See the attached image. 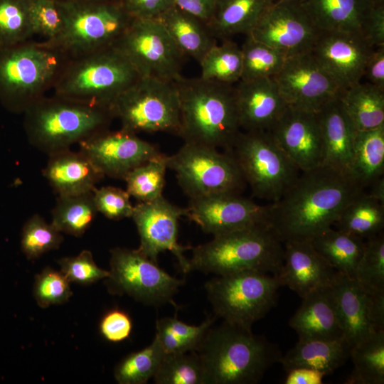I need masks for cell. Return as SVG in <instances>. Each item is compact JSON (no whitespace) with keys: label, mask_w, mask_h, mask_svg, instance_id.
Listing matches in <instances>:
<instances>
[{"label":"cell","mask_w":384,"mask_h":384,"mask_svg":"<svg viewBox=\"0 0 384 384\" xmlns=\"http://www.w3.org/2000/svg\"><path fill=\"white\" fill-rule=\"evenodd\" d=\"M366 188L350 174L327 166L302 171L292 187L267 205V222L283 242L308 241L333 227Z\"/></svg>","instance_id":"obj_1"},{"label":"cell","mask_w":384,"mask_h":384,"mask_svg":"<svg viewBox=\"0 0 384 384\" xmlns=\"http://www.w3.org/2000/svg\"><path fill=\"white\" fill-rule=\"evenodd\" d=\"M213 325L196 351L206 384H255L269 368L280 362L279 347L251 329L223 321Z\"/></svg>","instance_id":"obj_2"},{"label":"cell","mask_w":384,"mask_h":384,"mask_svg":"<svg viewBox=\"0 0 384 384\" xmlns=\"http://www.w3.org/2000/svg\"><path fill=\"white\" fill-rule=\"evenodd\" d=\"M175 83L180 106L178 136L186 143L230 150L241 132L235 87L183 76Z\"/></svg>","instance_id":"obj_3"},{"label":"cell","mask_w":384,"mask_h":384,"mask_svg":"<svg viewBox=\"0 0 384 384\" xmlns=\"http://www.w3.org/2000/svg\"><path fill=\"white\" fill-rule=\"evenodd\" d=\"M191 250V271L215 275L257 270L277 276L284 262V243L268 224L213 236Z\"/></svg>","instance_id":"obj_4"},{"label":"cell","mask_w":384,"mask_h":384,"mask_svg":"<svg viewBox=\"0 0 384 384\" xmlns=\"http://www.w3.org/2000/svg\"><path fill=\"white\" fill-rule=\"evenodd\" d=\"M23 113L28 142L48 155L107 129L114 119L110 110L55 95H45Z\"/></svg>","instance_id":"obj_5"},{"label":"cell","mask_w":384,"mask_h":384,"mask_svg":"<svg viewBox=\"0 0 384 384\" xmlns=\"http://www.w3.org/2000/svg\"><path fill=\"white\" fill-rule=\"evenodd\" d=\"M140 77L126 56L111 46L69 58L52 89L57 96L110 110L119 95Z\"/></svg>","instance_id":"obj_6"},{"label":"cell","mask_w":384,"mask_h":384,"mask_svg":"<svg viewBox=\"0 0 384 384\" xmlns=\"http://www.w3.org/2000/svg\"><path fill=\"white\" fill-rule=\"evenodd\" d=\"M69 58L44 41L0 46V98L24 112L45 96Z\"/></svg>","instance_id":"obj_7"},{"label":"cell","mask_w":384,"mask_h":384,"mask_svg":"<svg viewBox=\"0 0 384 384\" xmlns=\"http://www.w3.org/2000/svg\"><path fill=\"white\" fill-rule=\"evenodd\" d=\"M59 1L64 14V29L57 40L46 43L68 58L113 46L133 18L119 0Z\"/></svg>","instance_id":"obj_8"},{"label":"cell","mask_w":384,"mask_h":384,"mask_svg":"<svg viewBox=\"0 0 384 384\" xmlns=\"http://www.w3.org/2000/svg\"><path fill=\"white\" fill-rule=\"evenodd\" d=\"M280 287L276 275L257 270L216 275L204 286L216 318L249 329L275 306Z\"/></svg>","instance_id":"obj_9"},{"label":"cell","mask_w":384,"mask_h":384,"mask_svg":"<svg viewBox=\"0 0 384 384\" xmlns=\"http://www.w3.org/2000/svg\"><path fill=\"white\" fill-rule=\"evenodd\" d=\"M228 151L236 160L252 195L271 203L280 199L301 173L270 131H241Z\"/></svg>","instance_id":"obj_10"},{"label":"cell","mask_w":384,"mask_h":384,"mask_svg":"<svg viewBox=\"0 0 384 384\" xmlns=\"http://www.w3.org/2000/svg\"><path fill=\"white\" fill-rule=\"evenodd\" d=\"M110 110L124 130L179 134L180 106L175 82L140 77L119 95Z\"/></svg>","instance_id":"obj_11"},{"label":"cell","mask_w":384,"mask_h":384,"mask_svg":"<svg viewBox=\"0 0 384 384\" xmlns=\"http://www.w3.org/2000/svg\"><path fill=\"white\" fill-rule=\"evenodd\" d=\"M167 167L190 198L218 193L241 194L247 185L240 169L230 151L186 143L167 156Z\"/></svg>","instance_id":"obj_12"},{"label":"cell","mask_w":384,"mask_h":384,"mask_svg":"<svg viewBox=\"0 0 384 384\" xmlns=\"http://www.w3.org/2000/svg\"><path fill=\"white\" fill-rule=\"evenodd\" d=\"M110 275L105 284L112 294H127L150 306L171 303L184 281L171 276L139 249L110 250Z\"/></svg>","instance_id":"obj_13"},{"label":"cell","mask_w":384,"mask_h":384,"mask_svg":"<svg viewBox=\"0 0 384 384\" xmlns=\"http://www.w3.org/2000/svg\"><path fill=\"white\" fill-rule=\"evenodd\" d=\"M141 77L175 82L180 79L183 55L158 19L132 18L113 46Z\"/></svg>","instance_id":"obj_14"},{"label":"cell","mask_w":384,"mask_h":384,"mask_svg":"<svg viewBox=\"0 0 384 384\" xmlns=\"http://www.w3.org/2000/svg\"><path fill=\"white\" fill-rule=\"evenodd\" d=\"M319 32L299 0H277L265 11L248 36L287 58L310 52Z\"/></svg>","instance_id":"obj_15"},{"label":"cell","mask_w":384,"mask_h":384,"mask_svg":"<svg viewBox=\"0 0 384 384\" xmlns=\"http://www.w3.org/2000/svg\"><path fill=\"white\" fill-rule=\"evenodd\" d=\"M288 106L318 112L342 90L310 52L286 58L272 77Z\"/></svg>","instance_id":"obj_16"},{"label":"cell","mask_w":384,"mask_h":384,"mask_svg":"<svg viewBox=\"0 0 384 384\" xmlns=\"http://www.w3.org/2000/svg\"><path fill=\"white\" fill-rule=\"evenodd\" d=\"M186 214V208H180L161 196L151 201L139 202L134 206L132 215L140 238L138 249L155 262L160 252L170 251L185 274L191 268L184 252L192 247L178 243V220Z\"/></svg>","instance_id":"obj_17"},{"label":"cell","mask_w":384,"mask_h":384,"mask_svg":"<svg viewBox=\"0 0 384 384\" xmlns=\"http://www.w3.org/2000/svg\"><path fill=\"white\" fill-rule=\"evenodd\" d=\"M78 144L79 151L104 176L122 180L136 167L163 154L155 144L121 128L103 130Z\"/></svg>","instance_id":"obj_18"},{"label":"cell","mask_w":384,"mask_h":384,"mask_svg":"<svg viewBox=\"0 0 384 384\" xmlns=\"http://www.w3.org/2000/svg\"><path fill=\"white\" fill-rule=\"evenodd\" d=\"M187 217L213 236L267 224V205L235 193H218L190 198Z\"/></svg>","instance_id":"obj_19"},{"label":"cell","mask_w":384,"mask_h":384,"mask_svg":"<svg viewBox=\"0 0 384 384\" xmlns=\"http://www.w3.org/2000/svg\"><path fill=\"white\" fill-rule=\"evenodd\" d=\"M374 48L359 33L320 31L310 53L343 90L361 82Z\"/></svg>","instance_id":"obj_20"},{"label":"cell","mask_w":384,"mask_h":384,"mask_svg":"<svg viewBox=\"0 0 384 384\" xmlns=\"http://www.w3.org/2000/svg\"><path fill=\"white\" fill-rule=\"evenodd\" d=\"M270 132L301 172L322 166L324 149L317 112L287 106Z\"/></svg>","instance_id":"obj_21"},{"label":"cell","mask_w":384,"mask_h":384,"mask_svg":"<svg viewBox=\"0 0 384 384\" xmlns=\"http://www.w3.org/2000/svg\"><path fill=\"white\" fill-rule=\"evenodd\" d=\"M339 272L308 241L284 242V262L277 277L302 299L310 292L332 286Z\"/></svg>","instance_id":"obj_22"},{"label":"cell","mask_w":384,"mask_h":384,"mask_svg":"<svg viewBox=\"0 0 384 384\" xmlns=\"http://www.w3.org/2000/svg\"><path fill=\"white\" fill-rule=\"evenodd\" d=\"M235 97L244 131H270L288 106L272 78L238 81Z\"/></svg>","instance_id":"obj_23"},{"label":"cell","mask_w":384,"mask_h":384,"mask_svg":"<svg viewBox=\"0 0 384 384\" xmlns=\"http://www.w3.org/2000/svg\"><path fill=\"white\" fill-rule=\"evenodd\" d=\"M289 325L299 340L345 338L332 286L317 289L302 298Z\"/></svg>","instance_id":"obj_24"},{"label":"cell","mask_w":384,"mask_h":384,"mask_svg":"<svg viewBox=\"0 0 384 384\" xmlns=\"http://www.w3.org/2000/svg\"><path fill=\"white\" fill-rule=\"evenodd\" d=\"M43 176L58 196L92 192L104 177L83 153L70 149L49 154Z\"/></svg>","instance_id":"obj_25"},{"label":"cell","mask_w":384,"mask_h":384,"mask_svg":"<svg viewBox=\"0 0 384 384\" xmlns=\"http://www.w3.org/2000/svg\"><path fill=\"white\" fill-rule=\"evenodd\" d=\"M317 115L324 149L322 165L350 174L357 130L338 98L324 106Z\"/></svg>","instance_id":"obj_26"},{"label":"cell","mask_w":384,"mask_h":384,"mask_svg":"<svg viewBox=\"0 0 384 384\" xmlns=\"http://www.w3.org/2000/svg\"><path fill=\"white\" fill-rule=\"evenodd\" d=\"M344 337L351 348L376 332L369 319L368 294L355 279L339 273L332 284Z\"/></svg>","instance_id":"obj_27"},{"label":"cell","mask_w":384,"mask_h":384,"mask_svg":"<svg viewBox=\"0 0 384 384\" xmlns=\"http://www.w3.org/2000/svg\"><path fill=\"white\" fill-rule=\"evenodd\" d=\"M299 1L320 31L361 34L365 22L374 6L371 0Z\"/></svg>","instance_id":"obj_28"},{"label":"cell","mask_w":384,"mask_h":384,"mask_svg":"<svg viewBox=\"0 0 384 384\" xmlns=\"http://www.w3.org/2000/svg\"><path fill=\"white\" fill-rule=\"evenodd\" d=\"M351 346L342 338L335 340H299L280 363L288 372L296 368H309L329 375L343 366L350 358Z\"/></svg>","instance_id":"obj_29"},{"label":"cell","mask_w":384,"mask_h":384,"mask_svg":"<svg viewBox=\"0 0 384 384\" xmlns=\"http://www.w3.org/2000/svg\"><path fill=\"white\" fill-rule=\"evenodd\" d=\"M158 20L180 52L197 62L217 43L216 38L206 23L175 6Z\"/></svg>","instance_id":"obj_30"},{"label":"cell","mask_w":384,"mask_h":384,"mask_svg":"<svg viewBox=\"0 0 384 384\" xmlns=\"http://www.w3.org/2000/svg\"><path fill=\"white\" fill-rule=\"evenodd\" d=\"M274 0H218L208 24L217 38L228 39L236 34L250 33L265 11Z\"/></svg>","instance_id":"obj_31"},{"label":"cell","mask_w":384,"mask_h":384,"mask_svg":"<svg viewBox=\"0 0 384 384\" xmlns=\"http://www.w3.org/2000/svg\"><path fill=\"white\" fill-rule=\"evenodd\" d=\"M338 99L357 131L384 124V90L360 82L343 90Z\"/></svg>","instance_id":"obj_32"},{"label":"cell","mask_w":384,"mask_h":384,"mask_svg":"<svg viewBox=\"0 0 384 384\" xmlns=\"http://www.w3.org/2000/svg\"><path fill=\"white\" fill-rule=\"evenodd\" d=\"M314 250L336 271L355 279L365 240L332 228L310 241Z\"/></svg>","instance_id":"obj_33"},{"label":"cell","mask_w":384,"mask_h":384,"mask_svg":"<svg viewBox=\"0 0 384 384\" xmlns=\"http://www.w3.org/2000/svg\"><path fill=\"white\" fill-rule=\"evenodd\" d=\"M384 124L370 130L357 131L350 174L366 188L383 176Z\"/></svg>","instance_id":"obj_34"},{"label":"cell","mask_w":384,"mask_h":384,"mask_svg":"<svg viewBox=\"0 0 384 384\" xmlns=\"http://www.w3.org/2000/svg\"><path fill=\"white\" fill-rule=\"evenodd\" d=\"M333 226L364 240L376 235L383 232L384 203L366 190L344 208Z\"/></svg>","instance_id":"obj_35"},{"label":"cell","mask_w":384,"mask_h":384,"mask_svg":"<svg viewBox=\"0 0 384 384\" xmlns=\"http://www.w3.org/2000/svg\"><path fill=\"white\" fill-rule=\"evenodd\" d=\"M353 369L345 383H384V331H376L352 346Z\"/></svg>","instance_id":"obj_36"},{"label":"cell","mask_w":384,"mask_h":384,"mask_svg":"<svg viewBox=\"0 0 384 384\" xmlns=\"http://www.w3.org/2000/svg\"><path fill=\"white\" fill-rule=\"evenodd\" d=\"M97 213L93 191L58 196L51 212V223L61 233L80 237L90 227Z\"/></svg>","instance_id":"obj_37"},{"label":"cell","mask_w":384,"mask_h":384,"mask_svg":"<svg viewBox=\"0 0 384 384\" xmlns=\"http://www.w3.org/2000/svg\"><path fill=\"white\" fill-rule=\"evenodd\" d=\"M216 317L209 316L198 326L189 325L174 317L156 321L155 338L165 353L196 351Z\"/></svg>","instance_id":"obj_38"},{"label":"cell","mask_w":384,"mask_h":384,"mask_svg":"<svg viewBox=\"0 0 384 384\" xmlns=\"http://www.w3.org/2000/svg\"><path fill=\"white\" fill-rule=\"evenodd\" d=\"M200 78L233 85L240 80L242 65L241 48L230 38L210 48L198 62Z\"/></svg>","instance_id":"obj_39"},{"label":"cell","mask_w":384,"mask_h":384,"mask_svg":"<svg viewBox=\"0 0 384 384\" xmlns=\"http://www.w3.org/2000/svg\"><path fill=\"white\" fill-rule=\"evenodd\" d=\"M161 345L154 337L143 349L132 352L116 366L114 376L120 384H144L156 374L164 356Z\"/></svg>","instance_id":"obj_40"},{"label":"cell","mask_w":384,"mask_h":384,"mask_svg":"<svg viewBox=\"0 0 384 384\" xmlns=\"http://www.w3.org/2000/svg\"><path fill=\"white\" fill-rule=\"evenodd\" d=\"M242 47L240 80L272 78L282 68L286 56L280 51L247 35Z\"/></svg>","instance_id":"obj_41"},{"label":"cell","mask_w":384,"mask_h":384,"mask_svg":"<svg viewBox=\"0 0 384 384\" xmlns=\"http://www.w3.org/2000/svg\"><path fill=\"white\" fill-rule=\"evenodd\" d=\"M167 156L153 158L130 171L124 181L126 191L139 202L151 201L163 196Z\"/></svg>","instance_id":"obj_42"},{"label":"cell","mask_w":384,"mask_h":384,"mask_svg":"<svg viewBox=\"0 0 384 384\" xmlns=\"http://www.w3.org/2000/svg\"><path fill=\"white\" fill-rule=\"evenodd\" d=\"M153 378L156 384H206L203 366L196 351L165 353Z\"/></svg>","instance_id":"obj_43"},{"label":"cell","mask_w":384,"mask_h":384,"mask_svg":"<svg viewBox=\"0 0 384 384\" xmlns=\"http://www.w3.org/2000/svg\"><path fill=\"white\" fill-rule=\"evenodd\" d=\"M355 279L363 291L373 294L384 293V233L365 240Z\"/></svg>","instance_id":"obj_44"},{"label":"cell","mask_w":384,"mask_h":384,"mask_svg":"<svg viewBox=\"0 0 384 384\" xmlns=\"http://www.w3.org/2000/svg\"><path fill=\"white\" fill-rule=\"evenodd\" d=\"M33 35L29 0H0V46L23 43Z\"/></svg>","instance_id":"obj_45"},{"label":"cell","mask_w":384,"mask_h":384,"mask_svg":"<svg viewBox=\"0 0 384 384\" xmlns=\"http://www.w3.org/2000/svg\"><path fill=\"white\" fill-rule=\"evenodd\" d=\"M63 240L61 232L51 223H47L39 214H34L23 227L21 246L25 255L33 260L58 249Z\"/></svg>","instance_id":"obj_46"},{"label":"cell","mask_w":384,"mask_h":384,"mask_svg":"<svg viewBox=\"0 0 384 384\" xmlns=\"http://www.w3.org/2000/svg\"><path fill=\"white\" fill-rule=\"evenodd\" d=\"M29 11L33 34L42 36L46 43L60 37L65 19L59 0H29Z\"/></svg>","instance_id":"obj_47"},{"label":"cell","mask_w":384,"mask_h":384,"mask_svg":"<svg viewBox=\"0 0 384 384\" xmlns=\"http://www.w3.org/2000/svg\"><path fill=\"white\" fill-rule=\"evenodd\" d=\"M72 294L70 282L60 270L46 267L36 276L33 295L40 307L64 304Z\"/></svg>","instance_id":"obj_48"},{"label":"cell","mask_w":384,"mask_h":384,"mask_svg":"<svg viewBox=\"0 0 384 384\" xmlns=\"http://www.w3.org/2000/svg\"><path fill=\"white\" fill-rule=\"evenodd\" d=\"M60 272L70 282L90 285L110 275V271L103 270L95 263L90 251L85 250L74 257H63L58 260Z\"/></svg>","instance_id":"obj_49"},{"label":"cell","mask_w":384,"mask_h":384,"mask_svg":"<svg viewBox=\"0 0 384 384\" xmlns=\"http://www.w3.org/2000/svg\"><path fill=\"white\" fill-rule=\"evenodd\" d=\"M93 197L97 212L106 218L114 220L132 218L134 206L127 191L114 186H105L95 188Z\"/></svg>","instance_id":"obj_50"},{"label":"cell","mask_w":384,"mask_h":384,"mask_svg":"<svg viewBox=\"0 0 384 384\" xmlns=\"http://www.w3.org/2000/svg\"><path fill=\"white\" fill-rule=\"evenodd\" d=\"M132 331V321L129 315L119 309L106 312L100 323L101 335L110 342L118 343L126 340Z\"/></svg>","instance_id":"obj_51"},{"label":"cell","mask_w":384,"mask_h":384,"mask_svg":"<svg viewBox=\"0 0 384 384\" xmlns=\"http://www.w3.org/2000/svg\"><path fill=\"white\" fill-rule=\"evenodd\" d=\"M127 13L133 18L158 19L174 6V0H123Z\"/></svg>","instance_id":"obj_52"},{"label":"cell","mask_w":384,"mask_h":384,"mask_svg":"<svg viewBox=\"0 0 384 384\" xmlns=\"http://www.w3.org/2000/svg\"><path fill=\"white\" fill-rule=\"evenodd\" d=\"M362 34L372 46H384V6H373L365 22Z\"/></svg>","instance_id":"obj_53"},{"label":"cell","mask_w":384,"mask_h":384,"mask_svg":"<svg viewBox=\"0 0 384 384\" xmlns=\"http://www.w3.org/2000/svg\"><path fill=\"white\" fill-rule=\"evenodd\" d=\"M363 77L370 84L384 90V46L373 50L366 62Z\"/></svg>","instance_id":"obj_54"},{"label":"cell","mask_w":384,"mask_h":384,"mask_svg":"<svg viewBox=\"0 0 384 384\" xmlns=\"http://www.w3.org/2000/svg\"><path fill=\"white\" fill-rule=\"evenodd\" d=\"M218 0H174L175 6L198 18L207 25L215 14Z\"/></svg>","instance_id":"obj_55"},{"label":"cell","mask_w":384,"mask_h":384,"mask_svg":"<svg viewBox=\"0 0 384 384\" xmlns=\"http://www.w3.org/2000/svg\"><path fill=\"white\" fill-rule=\"evenodd\" d=\"M285 384H321L324 373L309 368H296L287 372Z\"/></svg>","instance_id":"obj_56"},{"label":"cell","mask_w":384,"mask_h":384,"mask_svg":"<svg viewBox=\"0 0 384 384\" xmlns=\"http://www.w3.org/2000/svg\"><path fill=\"white\" fill-rule=\"evenodd\" d=\"M369 319L375 331H384V293L368 294Z\"/></svg>","instance_id":"obj_57"},{"label":"cell","mask_w":384,"mask_h":384,"mask_svg":"<svg viewBox=\"0 0 384 384\" xmlns=\"http://www.w3.org/2000/svg\"><path fill=\"white\" fill-rule=\"evenodd\" d=\"M369 195L384 203V178L383 176L373 181L366 188Z\"/></svg>","instance_id":"obj_58"},{"label":"cell","mask_w":384,"mask_h":384,"mask_svg":"<svg viewBox=\"0 0 384 384\" xmlns=\"http://www.w3.org/2000/svg\"><path fill=\"white\" fill-rule=\"evenodd\" d=\"M374 6H384V0H371Z\"/></svg>","instance_id":"obj_59"},{"label":"cell","mask_w":384,"mask_h":384,"mask_svg":"<svg viewBox=\"0 0 384 384\" xmlns=\"http://www.w3.org/2000/svg\"><path fill=\"white\" fill-rule=\"evenodd\" d=\"M119 1H123V0H119Z\"/></svg>","instance_id":"obj_60"}]
</instances>
